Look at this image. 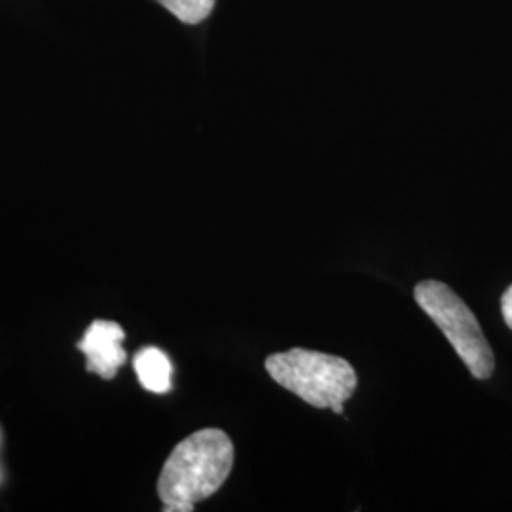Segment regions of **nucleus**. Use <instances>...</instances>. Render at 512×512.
I'll list each match as a JSON object with an SVG mask.
<instances>
[{"mask_svg":"<svg viewBox=\"0 0 512 512\" xmlns=\"http://www.w3.org/2000/svg\"><path fill=\"white\" fill-rule=\"evenodd\" d=\"M234 444L220 429H200L181 440L165 459L158 495L165 512H192L217 494L232 473Z\"/></svg>","mask_w":512,"mask_h":512,"instance_id":"obj_1","label":"nucleus"},{"mask_svg":"<svg viewBox=\"0 0 512 512\" xmlns=\"http://www.w3.org/2000/svg\"><path fill=\"white\" fill-rule=\"evenodd\" d=\"M266 370L275 384L304 403L321 410L330 408L334 414H344V403L357 387L355 368L346 359L311 349L274 353L266 359Z\"/></svg>","mask_w":512,"mask_h":512,"instance_id":"obj_2","label":"nucleus"},{"mask_svg":"<svg viewBox=\"0 0 512 512\" xmlns=\"http://www.w3.org/2000/svg\"><path fill=\"white\" fill-rule=\"evenodd\" d=\"M414 298L421 310L444 332L476 380H488L494 374V351L471 308L446 283L433 279L418 283Z\"/></svg>","mask_w":512,"mask_h":512,"instance_id":"obj_3","label":"nucleus"},{"mask_svg":"<svg viewBox=\"0 0 512 512\" xmlns=\"http://www.w3.org/2000/svg\"><path fill=\"white\" fill-rule=\"evenodd\" d=\"M124 338L126 332L118 323L103 319L93 321L78 342V349L86 357V370L103 380H112L128 359L126 349L122 348Z\"/></svg>","mask_w":512,"mask_h":512,"instance_id":"obj_4","label":"nucleus"},{"mask_svg":"<svg viewBox=\"0 0 512 512\" xmlns=\"http://www.w3.org/2000/svg\"><path fill=\"white\" fill-rule=\"evenodd\" d=\"M133 366H135V374H137L139 382L147 391L158 393V395H164L171 391L173 366L162 349H141L135 355Z\"/></svg>","mask_w":512,"mask_h":512,"instance_id":"obj_5","label":"nucleus"},{"mask_svg":"<svg viewBox=\"0 0 512 512\" xmlns=\"http://www.w3.org/2000/svg\"><path fill=\"white\" fill-rule=\"evenodd\" d=\"M165 10H169L175 18L186 25H198L203 19L209 18L215 0H156Z\"/></svg>","mask_w":512,"mask_h":512,"instance_id":"obj_6","label":"nucleus"},{"mask_svg":"<svg viewBox=\"0 0 512 512\" xmlns=\"http://www.w3.org/2000/svg\"><path fill=\"white\" fill-rule=\"evenodd\" d=\"M501 311H503V319H505L507 327L512 330V285L503 293V298H501Z\"/></svg>","mask_w":512,"mask_h":512,"instance_id":"obj_7","label":"nucleus"}]
</instances>
